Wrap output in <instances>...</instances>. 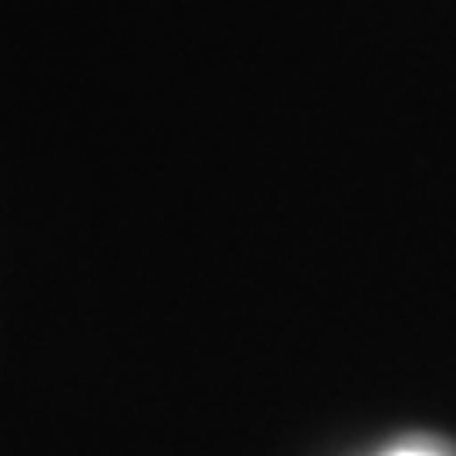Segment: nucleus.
Here are the masks:
<instances>
[{
    "instance_id": "nucleus-1",
    "label": "nucleus",
    "mask_w": 456,
    "mask_h": 456,
    "mask_svg": "<svg viewBox=\"0 0 456 456\" xmlns=\"http://www.w3.org/2000/svg\"><path fill=\"white\" fill-rule=\"evenodd\" d=\"M395 456H430V452H395Z\"/></svg>"
}]
</instances>
